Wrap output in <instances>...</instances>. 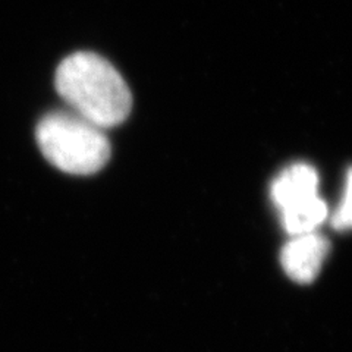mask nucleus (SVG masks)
Segmentation results:
<instances>
[{
    "label": "nucleus",
    "instance_id": "f257e3e1",
    "mask_svg": "<svg viewBox=\"0 0 352 352\" xmlns=\"http://www.w3.org/2000/svg\"><path fill=\"white\" fill-rule=\"evenodd\" d=\"M54 87L74 113L109 129L129 116L132 96L115 66L91 52H76L62 60Z\"/></svg>",
    "mask_w": 352,
    "mask_h": 352
},
{
    "label": "nucleus",
    "instance_id": "f03ea898",
    "mask_svg": "<svg viewBox=\"0 0 352 352\" xmlns=\"http://www.w3.org/2000/svg\"><path fill=\"white\" fill-rule=\"evenodd\" d=\"M37 144L54 168L71 175H93L110 159L104 129L88 122L72 110L44 115L36 129Z\"/></svg>",
    "mask_w": 352,
    "mask_h": 352
},
{
    "label": "nucleus",
    "instance_id": "7ed1b4c3",
    "mask_svg": "<svg viewBox=\"0 0 352 352\" xmlns=\"http://www.w3.org/2000/svg\"><path fill=\"white\" fill-rule=\"evenodd\" d=\"M273 204L289 235L316 232L329 217V207L318 195V173L308 163H294L283 169L270 186Z\"/></svg>",
    "mask_w": 352,
    "mask_h": 352
},
{
    "label": "nucleus",
    "instance_id": "20e7f679",
    "mask_svg": "<svg viewBox=\"0 0 352 352\" xmlns=\"http://www.w3.org/2000/svg\"><path fill=\"white\" fill-rule=\"evenodd\" d=\"M329 251V239L317 230L310 234L294 235L280 252L282 267L292 280L310 283L320 273Z\"/></svg>",
    "mask_w": 352,
    "mask_h": 352
},
{
    "label": "nucleus",
    "instance_id": "39448f33",
    "mask_svg": "<svg viewBox=\"0 0 352 352\" xmlns=\"http://www.w3.org/2000/svg\"><path fill=\"white\" fill-rule=\"evenodd\" d=\"M330 225L336 230L352 229V166L345 176V188L340 203L330 217Z\"/></svg>",
    "mask_w": 352,
    "mask_h": 352
}]
</instances>
